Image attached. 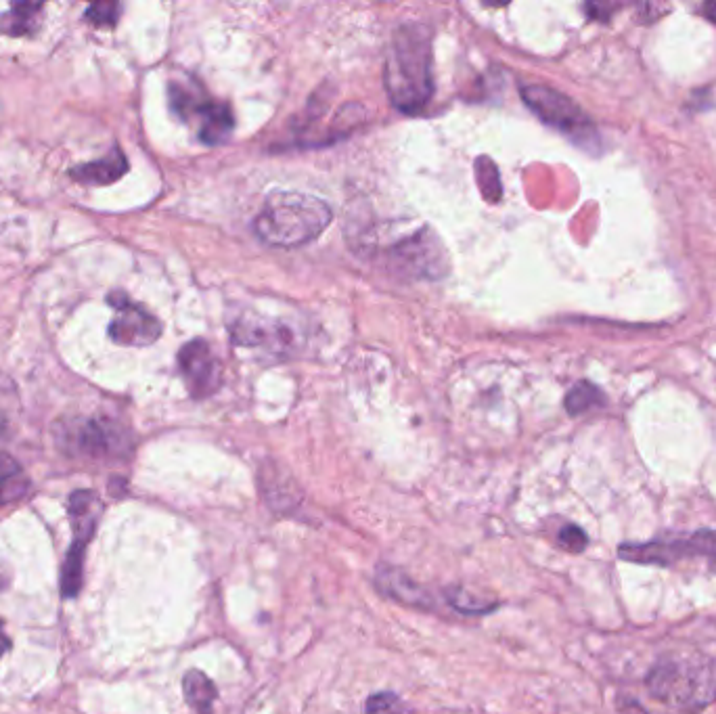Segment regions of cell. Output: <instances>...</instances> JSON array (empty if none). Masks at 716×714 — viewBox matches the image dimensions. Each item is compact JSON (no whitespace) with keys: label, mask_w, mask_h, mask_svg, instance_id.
Returning a JSON list of instances; mask_svg holds the SVG:
<instances>
[{"label":"cell","mask_w":716,"mask_h":714,"mask_svg":"<svg viewBox=\"0 0 716 714\" xmlns=\"http://www.w3.org/2000/svg\"><path fill=\"white\" fill-rule=\"evenodd\" d=\"M122 7L118 3H95L86 9V21L99 28H109L118 24Z\"/></svg>","instance_id":"obj_18"},{"label":"cell","mask_w":716,"mask_h":714,"mask_svg":"<svg viewBox=\"0 0 716 714\" xmlns=\"http://www.w3.org/2000/svg\"><path fill=\"white\" fill-rule=\"evenodd\" d=\"M618 557L631 564L662 568L683 560H706L716 570V528H704L691 534H668L645 543H622Z\"/></svg>","instance_id":"obj_4"},{"label":"cell","mask_w":716,"mask_h":714,"mask_svg":"<svg viewBox=\"0 0 716 714\" xmlns=\"http://www.w3.org/2000/svg\"><path fill=\"white\" fill-rule=\"evenodd\" d=\"M400 269L417 277H440L446 269V254L436 237L417 233L390 250Z\"/></svg>","instance_id":"obj_11"},{"label":"cell","mask_w":716,"mask_h":714,"mask_svg":"<svg viewBox=\"0 0 716 714\" xmlns=\"http://www.w3.org/2000/svg\"><path fill=\"white\" fill-rule=\"evenodd\" d=\"M67 509H70L74 541L70 551L65 555V564L61 572V593L63 597L72 599L82 589L84 553L99 524L103 503L93 490H76V493H72L70 497V503H67Z\"/></svg>","instance_id":"obj_6"},{"label":"cell","mask_w":716,"mask_h":714,"mask_svg":"<svg viewBox=\"0 0 716 714\" xmlns=\"http://www.w3.org/2000/svg\"><path fill=\"white\" fill-rule=\"evenodd\" d=\"M178 367L193 398H206L222 384V369L204 340H193L178 352Z\"/></svg>","instance_id":"obj_10"},{"label":"cell","mask_w":716,"mask_h":714,"mask_svg":"<svg viewBox=\"0 0 716 714\" xmlns=\"http://www.w3.org/2000/svg\"><path fill=\"white\" fill-rule=\"evenodd\" d=\"M42 5L34 3H17L3 17H0V32L7 36H30L38 30L42 19Z\"/></svg>","instance_id":"obj_14"},{"label":"cell","mask_w":716,"mask_h":714,"mask_svg":"<svg viewBox=\"0 0 716 714\" xmlns=\"http://www.w3.org/2000/svg\"><path fill=\"white\" fill-rule=\"evenodd\" d=\"M601 403H603V394H601L595 386H591V384H587V382L576 384V386L570 390V394L566 396V409H568L570 415L585 413V411H589L591 407L601 405Z\"/></svg>","instance_id":"obj_16"},{"label":"cell","mask_w":716,"mask_h":714,"mask_svg":"<svg viewBox=\"0 0 716 714\" xmlns=\"http://www.w3.org/2000/svg\"><path fill=\"white\" fill-rule=\"evenodd\" d=\"M618 714H650L643 706H639L637 702H626L624 706H620Z\"/></svg>","instance_id":"obj_24"},{"label":"cell","mask_w":716,"mask_h":714,"mask_svg":"<svg viewBox=\"0 0 716 714\" xmlns=\"http://www.w3.org/2000/svg\"><path fill=\"white\" fill-rule=\"evenodd\" d=\"M522 99L545 124L557 130H564L580 141L595 135V128L585 111L570 97L553 91L549 86L528 84L522 88Z\"/></svg>","instance_id":"obj_7"},{"label":"cell","mask_w":716,"mask_h":714,"mask_svg":"<svg viewBox=\"0 0 716 714\" xmlns=\"http://www.w3.org/2000/svg\"><path fill=\"white\" fill-rule=\"evenodd\" d=\"M449 604L465 614H484L486 610L495 608V604H488V601H478L472 597V593H465L461 589L451 591L449 595Z\"/></svg>","instance_id":"obj_20"},{"label":"cell","mask_w":716,"mask_h":714,"mask_svg":"<svg viewBox=\"0 0 716 714\" xmlns=\"http://www.w3.org/2000/svg\"><path fill=\"white\" fill-rule=\"evenodd\" d=\"M333 220L323 199L298 191H277L268 195L254 220L258 237L275 248H298L317 239Z\"/></svg>","instance_id":"obj_2"},{"label":"cell","mask_w":716,"mask_h":714,"mask_svg":"<svg viewBox=\"0 0 716 714\" xmlns=\"http://www.w3.org/2000/svg\"><path fill=\"white\" fill-rule=\"evenodd\" d=\"M0 426H3V421H0ZM0 430H3V428H0Z\"/></svg>","instance_id":"obj_27"},{"label":"cell","mask_w":716,"mask_h":714,"mask_svg":"<svg viewBox=\"0 0 716 714\" xmlns=\"http://www.w3.org/2000/svg\"><path fill=\"white\" fill-rule=\"evenodd\" d=\"M30 488V482L21 476H13L5 482H0V505H7L15 499H21Z\"/></svg>","instance_id":"obj_22"},{"label":"cell","mask_w":716,"mask_h":714,"mask_svg":"<svg viewBox=\"0 0 716 714\" xmlns=\"http://www.w3.org/2000/svg\"><path fill=\"white\" fill-rule=\"evenodd\" d=\"M557 541H559V545H562V549H566L570 553H580V551L587 549L589 537H587L583 528L568 524V526H564L562 530H559Z\"/></svg>","instance_id":"obj_21"},{"label":"cell","mask_w":716,"mask_h":714,"mask_svg":"<svg viewBox=\"0 0 716 714\" xmlns=\"http://www.w3.org/2000/svg\"><path fill=\"white\" fill-rule=\"evenodd\" d=\"M109 306L116 308V319L109 325V336L120 346H149L162 336V323L126 294L114 292L107 298Z\"/></svg>","instance_id":"obj_9"},{"label":"cell","mask_w":716,"mask_h":714,"mask_svg":"<svg viewBox=\"0 0 716 714\" xmlns=\"http://www.w3.org/2000/svg\"><path fill=\"white\" fill-rule=\"evenodd\" d=\"M476 176H478V183L482 187V193L484 197L488 199V202H499L501 199V181H499V170L497 166L492 164L488 158H480L478 164H476Z\"/></svg>","instance_id":"obj_17"},{"label":"cell","mask_w":716,"mask_h":714,"mask_svg":"<svg viewBox=\"0 0 716 714\" xmlns=\"http://www.w3.org/2000/svg\"><path fill=\"white\" fill-rule=\"evenodd\" d=\"M384 80L390 101L405 114H417L430 103L434 93L432 38L421 24H405L394 32Z\"/></svg>","instance_id":"obj_1"},{"label":"cell","mask_w":716,"mask_h":714,"mask_svg":"<svg viewBox=\"0 0 716 714\" xmlns=\"http://www.w3.org/2000/svg\"><path fill=\"white\" fill-rule=\"evenodd\" d=\"M704 13H706V17H708V19L716 21V3H708V5H704Z\"/></svg>","instance_id":"obj_26"},{"label":"cell","mask_w":716,"mask_h":714,"mask_svg":"<svg viewBox=\"0 0 716 714\" xmlns=\"http://www.w3.org/2000/svg\"><path fill=\"white\" fill-rule=\"evenodd\" d=\"M652 696L679 710H698L716 700V675L710 664L662 660L647 677Z\"/></svg>","instance_id":"obj_3"},{"label":"cell","mask_w":716,"mask_h":714,"mask_svg":"<svg viewBox=\"0 0 716 714\" xmlns=\"http://www.w3.org/2000/svg\"><path fill=\"white\" fill-rule=\"evenodd\" d=\"M126 172H128V162L124 158V153L118 147H114L105 155V158L76 166L72 170V178H76L78 183L105 187V185L120 181Z\"/></svg>","instance_id":"obj_12"},{"label":"cell","mask_w":716,"mask_h":714,"mask_svg":"<svg viewBox=\"0 0 716 714\" xmlns=\"http://www.w3.org/2000/svg\"><path fill=\"white\" fill-rule=\"evenodd\" d=\"M59 442L70 455L95 461L118 459L130 451L128 432L120 423L103 417H88L65 423V428L59 434Z\"/></svg>","instance_id":"obj_5"},{"label":"cell","mask_w":716,"mask_h":714,"mask_svg":"<svg viewBox=\"0 0 716 714\" xmlns=\"http://www.w3.org/2000/svg\"><path fill=\"white\" fill-rule=\"evenodd\" d=\"M172 109L181 118L199 120V139L208 145H218L225 141L233 130V114L227 103H214L206 99H197L193 93L185 91L183 86H170Z\"/></svg>","instance_id":"obj_8"},{"label":"cell","mask_w":716,"mask_h":714,"mask_svg":"<svg viewBox=\"0 0 716 714\" xmlns=\"http://www.w3.org/2000/svg\"><path fill=\"white\" fill-rule=\"evenodd\" d=\"M367 714H411V710L405 706L396 694H375L367 702Z\"/></svg>","instance_id":"obj_19"},{"label":"cell","mask_w":716,"mask_h":714,"mask_svg":"<svg viewBox=\"0 0 716 714\" xmlns=\"http://www.w3.org/2000/svg\"><path fill=\"white\" fill-rule=\"evenodd\" d=\"M11 650V639L5 635L3 624H0V658H3Z\"/></svg>","instance_id":"obj_25"},{"label":"cell","mask_w":716,"mask_h":714,"mask_svg":"<svg viewBox=\"0 0 716 714\" xmlns=\"http://www.w3.org/2000/svg\"><path fill=\"white\" fill-rule=\"evenodd\" d=\"M13 476H19V465L13 457H9L7 453H0V482H5Z\"/></svg>","instance_id":"obj_23"},{"label":"cell","mask_w":716,"mask_h":714,"mask_svg":"<svg viewBox=\"0 0 716 714\" xmlns=\"http://www.w3.org/2000/svg\"><path fill=\"white\" fill-rule=\"evenodd\" d=\"M377 585L384 593H388L394 599H400L402 604L409 606H419L425 608L430 606V595L425 593L419 585H415L413 580L405 574H400L398 570H379L377 574Z\"/></svg>","instance_id":"obj_13"},{"label":"cell","mask_w":716,"mask_h":714,"mask_svg":"<svg viewBox=\"0 0 716 714\" xmlns=\"http://www.w3.org/2000/svg\"><path fill=\"white\" fill-rule=\"evenodd\" d=\"M183 691H185L187 704L197 714H212V706L216 702L218 691H216L214 683L204 673L189 671L183 679Z\"/></svg>","instance_id":"obj_15"}]
</instances>
